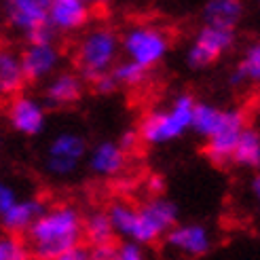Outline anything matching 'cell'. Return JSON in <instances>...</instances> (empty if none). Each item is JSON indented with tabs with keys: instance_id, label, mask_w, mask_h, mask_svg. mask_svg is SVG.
I'll list each match as a JSON object with an SVG mask.
<instances>
[{
	"instance_id": "6da1fadb",
	"label": "cell",
	"mask_w": 260,
	"mask_h": 260,
	"mask_svg": "<svg viewBox=\"0 0 260 260\" xmlns=\"http://www.w3.org/2000/svg\"><path fill=\"white\" fill-rule=\"evenodd\" d=\"M25 235L30 256L36 260H55L59 254L83 243V214L68 203L47 207Z\"/></svg>"
},
{
	"instance_id": "7a4b0ae2",
	"label": "cell",
	"mask_w": 260,
	"mask_h": 260,
	"mask_svg": "<svg viewBox=\"0 0 260 260\" xmlns=\"http://www.w3.org/2000/svg\"><path fill=\"white\" fill-rule=\"evenodd\" d=\"M121 55V36L112 28L100 25L91 28L83 34V38L76 45V66H79V76L83 81L100 79L114 68L116 59Z\"/></svg>"
},
{
	"instance_id": "3957f363",
	"label": "cell",
	"mask_w": 260,
	"mask_h": 260,
	"mask_svg": "<svg viewBox=\"0 0 260 260\" xmlns=\"http://www.w3.org/2000/svg\"><path fill=\"white\" fill-rule=\"evenodd\" d=\"M194 98L190 93H180L174 98L170 108L154 110L142 121L138 134L140 138L152 146L172 144L184 136L192 125V112H194Z\"/></svg>"
},
{
	"instance_id": "277c9868",
	"label": "cell",
	"mask_w": 260,
	"mask_h": 260,
	"mask_svg": "<svg viewBox=\"0 0 260 260\" xmlns=\"http://www.w3.org/2000/svg\"><path fill=\"white\" fill-rule=\"evenodd\" d=\"M121 51L142 68H154L170 53V34L159 25L138 23L121 36Z\"/></svg>"
},
{
	"instance_id": "5b68a950",
	"label": "cell",
	"mask_w": 260,
	"mask_h": 260,
	"mask_svg": "<svg viewBox=\"0 0 260 260\" xmlns=\"http://www.w3.org/2000/svg\"><path fill=\"white\" fill-rule=\"evenodd\" d=\"M178 224V207L174 201L163 197H152L136 205V222L129 241L138 245H152L165 237Z\"/></svg>"
},
{
	"instance_id": "8992f818",
	"label": "cell",
	"mask_w": 260,
	"mask_h": 260,
	"mask_svg": "<svg viewBox=\"0 0 260 260\" xmlns=\"http://www.w3.org/2000/svg\"><path fill=\"white\" fill-rule=\"evenodd\" d=\"M87 157V142L81 134L61 132L49 142L45 154V170L53 178H68L72 176L83 159Z\"/></svg>"
},
{
	"instance_id": "52a82bcc",
	"label": "cell",
	"mask_w": 260,
	"mask_h": 260,
	"mask_svg": "<svg viewBox=\"0 0 260 260\" xmlns=\"http://www.w3.org/2000/svg\"><path fill=\"white\" fill-rule=\"evenodd\" d=\"M233 45H235V30L214 28V25L203 23L186 51V63L192 70L207 68L222 57L226 51H231Z\"/></svg>"
},
{
	"instance_id": "ba28073f",
	"label": "cell",
	"mask_w": 260,
	"mask_h": 260,
	"mask_svg": "<svg viewBox=\"0 0 260 260\" xmlns=\"http://www.w3.org/2000/svg\"><path fill=\"white\" fill-rule=\"evenodd\" d=\"M3 15L9 28L23 34L28 41L49 23V0H3Z\"/></svg>"
},
{
	"instance_id": "9c48e42d",
	"label": "cell",
	"mask_w": 260,
	"mask_h": 260,
	"mask_svg": "<svg viewBox=\"0 0 260 260\" xmlns=\"http://www.w3.org/2000/svg\"><path fill=\"white\" fill-rule=\"evenodd\" d=\"M25 83L49 81L61 63V53L55 43H28L19 55Z\"/></svg>"
},
{
	"instance_id": "30bf717a",
	"label": "cell",
	"mask_w": 260,
	"mask_h": 260,
	"mask_svg": "<svg viewBox=\"0 0 260 260\" xmlns=\"http://www.w3.org/2000/svg\"><path fill=\"white\" fill-rule=\"evenodd\" d=\"M245 112L239 108H229L226 121L222 125V129L210 140H205V154L207 159L216 165H229L233 159V150L241 136V132L248 125H245Z\"/></svg>"
},
{
	"instance_id": "8fae6325",
	"label": "cell",
	"mask_w": 260,
	"mask_h": 260,
	"mask_svg": "<svg viewBox=\"0 0 260 260\" xmlns=\"http://www.w3.org/2000/svg\"><path fill=\"white\" fill-rule=\"evenodd\" d=\"M9 123L21 136H41L47 127L45 104L30 95H15L9 106Z\"/></svg>"
},
{
	"instance_id": "7c38bea8",
	"label": "cell",
	"mask_w": 260,
	"mask_h": 260,
	"mask_svg": "<svg viewBox=\"0 0 260 260\" xmlns=\"http://www.w3.org/2000/svg\"><path fill=\"white\" fill-rule=\"evenodd\" d=\"M165 241L172 250L190 256V258H199L205 256L212 248V235L203 224L199 222H186V224H176L170 233L165 235Z\"/></svg>"
},
{
	"instance_id": "4fadbf2b",
	"label": "cell",
	"mask_w": 260,
	"mask_h": 260,
	"mask_svg": "<svg viewBox=\"0 0 260 260\" xmlns=\"http://www.w3.org/2000/svg\"><path fill=\"white\" fill-rule=\"evenodd\" d=\"M91 17V7L83 0H49V15L47 21L55 32L68 34L76 32L87 25Z\"/></svg>"
},
{
	"instance_id": "5bb4252c",
	"label": "cell",
	"mask_w": 260,
	"mask_h": 260,
	"mask_svg": "<svg viewBox=\"0 0 260 260\" xmlns=\"http://www.w3.org/2000/svg\"><path fill=\"white\" fill-rule=\"evenodd\" d=\"M85 91V81L76 72H59L53 74L45 85L43 104L51 108H63L79 102Z\"/></svg>"
},
{
	"instance_id": "9a60e30c",
	"label": "cell",
	"mask_w": 260,
	"mask_h": 260,
	"mask_svg": "<svg viewBox=\"0 0 260 260\" xmlns=\"http://www.w3.org/2000/svg\"><path fill=\"white\" fill-rule=\"evenodd\" d=\"M47 210V203L38 197H23L19 199L11 210L0 218V224L9 233V235H23L28 233L30 226L36 222L38 218L43 216V212Z\"/></svg>"
},
{
	"instance_id": "2e32d148",
	"label": "cell",
	"mask_w": 260,
	"mask_h": 260,
	"mask_svg": "<svg viewBox=\"0 0 260 260\" xmlns=\"http://www.w3.org/2000/svg\"><path fill=\"white\" fill-rule=\"evenodd\" d=\"M125 163H127V152L114 140H102L89 152V167L100 178H110L121 174Z\"/></svg>"
},
{
	"instance_id": "e0dca14e",
	"label": "cell",
	"mask_w": 260,
	"mask_h": 260,
	"mask_svg": "<svg viewBox=\"0 0 260 260\" xmlns=\"http://www.w3.org/2000/svg\"><path fill=\"white\" fill-rule=\"evenodd\" d=\"M243 0H207L203 7V23L214 28L235 30L243 19Z\"/></svg>"
},
{
	"instance_id": "ac0fdd59",
	"label": "cell",
	"mask_w": 260,
	"mask_h": 260,
	"mask_svg": "<svg viewBox=\"0 0 260 260\" xmlns=\"http://www.w3.org/2000/svg\"><path fill=\"white\" fill-rule=\"evenodd\" d=\"M25 85L19 55L11 49H0V100L15 98Z\"/></svg>"
},
{
	"instance_id": "d6986e66",
	"label": "cell",
	"mask_w": 260,
	"mask_h": 260,
	"mask_svg": "<svg viewBox=\"0 0 260 260\" xmlns=\"http://www.w3.org/2000/svg\"><path fill=\"white\" fill-rule=\"evenodd\" d=\"M226 114H229V108H218V106H214V104L197 102L194 104L190 129L197 136L210 140L220 132V129H222V125L226 121Z\"/></svg>"
},
{
	"instance_id": "ffe728a7",
	"label": "cell",
	"mask_w": 260,
	"mask_h": 260,
	"mask_svg": "<svg viewBox=\"0 0 260 260\" xmlns=\"http://www.w3.org/2000/svg\"><path fill=\"white\" fill-rule=\"evenodd\" d=\"M114 229L110 224V218L104 210H95L83 216V239L89 248H100V245L114 243Z\"/></svg>"
},
{
	"instance_id": "44dd1931",
	"label": "cell",
	"mask_w": 260,
	"mask_h": 260,
	"mask_svg": "<svg viewBox=\"0 0 260 260\" xmlns=\"http://www.w3.org/2000/svg\"><path fill=\"white\" fill-rule=\"evenodd\" d=\"M231 163L260 172V132L258 129H254V127L243 129L237 144H235V150H233Z\"/></svg>"
},
{
	"instance_id": "7402d4cb",
	"label": "cell",
	"mask_w": 260,
	"mask_h": 260,
	"mask_svg": "<svg viewBox=\"0 0 260 260\" xmlns=\"http://www.w3.org/2000/svg\"><path fill=\"white\" fill-rule=\"evenodd\" d=\"M110 224L114 229V235H119L121 239L129 241L134 231V222H136V205L125 203V201H114L108 210H106Z\"/></svg>"
},
{
	"instance_id": "603a6c76",
	"label": "cell",
	"mask_w": 260,
	"mask_h": 260,
	"mask_svg": "<svg viewBox=\"0 0 260 260\" xmlns=\"http://www.w3.org/2000/svg\"><path fill=\"white\" fill-rule=\"evenodd\" d=\"M148 72H150V70L142 68V66H138V63L129 61V59L116 61L114 68L110 70L112 79L116 81L119 89H123V87H140L142 83L148 79Z\"/></svg>"
},
{
	"instance_id": "cb8c5ba5",
	"label": "cell",
	"mask_w": 260,
	"mask_h": 260,
	"mask_svg": "<svg viewBox=\"0 0 260 260\" xmlns=\"http://www.w3.org/2000/svg\"><path fill=\"white\" fill-rule=\"evenodd\" d=\"M237 72L243 83H260V41L252 43L243 51Z\"/></svg>"
},
{
	"instance_id": "d4e9b609",
	"label": "cell",
	"mask_w": 260,
	"mask_h": 260,
	"mask_svg": "<svg viewBox=\"0 0 260 260\" xmlns=\"http://www.w3.org/2000/svg\"><path fill=\"white\" fill-rule=\"evenodd\" d=\"M28 256V243L21 241L19 235L5 233L0 237V260H23Z\"/></svg>"
},
{
	"instance_id": "484cf974",
	"label": "cell",
	"mask_w": 260,
	"mask_h": 260,
	"mask_svg": "<svg viewBox=\"0 0 260 260\" xmlns=\"http://www.w3.org/2000/svg\"><path fill=\"white\" fill-rule=\"evenodd\" d=\"M114 260H146V252L134 241H121L114 245Z\"/></svg>"
},
{
	"instance_id": "4316f807",
	"label": "cell",
	"mask_w": 260,
	"mask_h": 260,
	"mask_svg": "<svg viewBox=\"0 0 260 260\" xmlns=\"http://www.w3.org/2000/svg\"><path fill=\"white\" fill-rule=\"evenodd\" d=\"M19 201L17 188L7 180H0V218H3L13 205Z\"/></svg>"
},
{
	"instance_id": "83f0119b",
	"label": "cell",
	"mask_w": 260,
	"mask_h": 260,
	"mask_svg": "<svg viewBox=\"0 0 260 260\" xmlns=\"http://www.w3.org/2000/svg\"><path fill=\"white\" fill-rule=\"evenodd\" d=\"M93 89L100 95H110V93H114V91H119V85H116V81L112 79V74L106 72V74H102L100 79L93 81Z\"/></svg>"
},
{
	"instance_id": "f1b7e54d",
	"label": "cell",
	"mask_w": 260,
	"mask_h": 260,
	"mask_svg": "<svg viewBox=\"0 0 260 260\" xmlns=\"http://www.w3.org/2000/svg\"><path fill=\"white\" fill-rule=\"evenodd\" d=\"M55 260H91V250H89V245L81 243V245H76V248L59 254Z\"/></svg>"
},
{
	"instance_id": "f546056e",
	"label": "cell",
	"mask_w": 260,
	"mask_h": 260,
	"mask_svg": "<svg viewBox=\"0 0 260 260\" xmlns=\"http://www.w3.org/2000/svg\"><path fill=\"white\" fill-rule=\"evenodd\" d=\"M138 142H140V134H138V129H127V132H123L121 140H119V144L125 152L129 150H134L138 146Z\"/></svg>"
},
{
	"instance_id": "4dcf8cb0",
	"label": "cell",
	"mask_w": 260,
	"mask_h": 260,
	"mask_svg": "<svg viewBox=\"0 0 260 260\" xmlns=\"http://www.w3.org/2000/svg\"><path fill=\"white\" fill-rule=\"evenodd\" d=\"M114 245H100V248H89L91 250V260H114Z\"/></svg>"
},
{
	"instance_id": "1f68e13d",
	"label": "cell",
	"mask_w": 260,
	"mask_h": 260,
	"mask_svg": "<svg viewBox=\"0 0 260 260\" xmlns=\"http://www.w3.org/2000/svg\"><path fill=\"white\" fill-rule=\"evenodd\" d=\"M250 192H252V197L256 199V203L260 205V172H256L250 180Z\"/></svg>"
},
{
	"instance_id": "d6a6232c",
	"label": "cell",
	"mask_w": 260,
	"mask_h": 260,
	"mask_svg": "<svg viewBox=\"0 0 260 260\" xmlns=\"http://www.w3.org/2000/svg\"><path fill=\"white\" fill-rule=\"evenodd\" d=\"M83 3L87 7H104V5H108L110 0H83Z\"/></svg>"
},
{
	"instance_id": "836d02e7",
	"label": "cell",
	"mask_w": 260,
	"mask_h": 260,
	"mask_svg": "<svg viewBox=\"0 0 260 260\" xmlns=\"http://www.w3.org/2000/svg\"><path fill=\"white\" fill-rule=\"evenodd\" d=\"M23 260H36V258H34V256H30V254H28V256H25V258H23Z\"/></svg>"
},
{
	"instance_id": "e575fe53",
	"label": "cell",
	"mask_w": 260,
	"mask_h": 260,
	"mask_svg": "<svg viewBox=\"0 0 260 260\" xmlns=\"http://www.w3.org/2000/svg\"><path fill=\"white\" fill-rule=\"evenodd\" d=\"M0 146H3V138H0Z\"/></svg>"
},
{
	"instance_id": "d590c367",
	"label": "cell",
	"mask_w": 260,
	"mask_h": 260,
	"mask_svg": "<svg viewBox=\"0 0 260 260\" xmlns=\"http://www.w3.org/2000/svg\"><path fill=\"white\" fill-rule=\"evenodd\" d=\"M258 9H260V0H258Z\"/></svg>"
}]
</instances>
